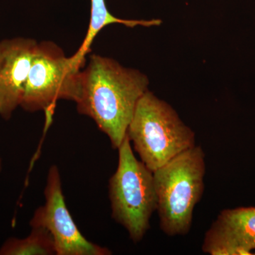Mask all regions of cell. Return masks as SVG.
Listing matches in <instances>:
<instances>
[{"instance_id":"6da1fadb","label":"cell","mask_w":255,"mask_h":255,"mask_svg":"<svg viewBox=\"0 0 255 255\" xmlns=\"http://www.w3.org/2000/svg\"><path fill=\"white\" fill-rule=\"evenodd\" d=\"M148 78L115 60L92 55L82 70L79 113L93 119L118 149L127 134L137 102L148 90Z\"/></svg>"},{"instance_id":"7a4b0ae2","label":"cell","mask_w":255,"mask_h":255,"mask_svg":"<svg viewBox=\"0 0 255 255\" xmlns=\"http://www.w3.org/2000/svg\"><path fill=\"white\" fill-rule=\"evenodd\" d=\"M205 173V153L196 145L153 172L159 226L167 236H185L190 231Z\"/></svg>"},{"instance_id":"3957f363","label":"cell","mask_w":255,"mask_h":255,"mask_svg":"<svg viewBox=\"0 0 255 255\" xmlns=\"http://www.w3.org/2000/svg\"><path fill=\"white\" fill-rule=\"evenodd\" d=\"M127 136L152 172L195 146V133L169 104L147 90L137 102Z\"/></svg>"},{"instance_id":"277c9868","label":"cell","mask_w":255,"mask_h":255,"mask_svg":"<svg viewBox=\"0 0 255 255\" xmlns=\"http://www.w3.org/2000/svg\"><path fill=\"white\" fill-rule=\"evenodd\" d=\"M118 150V167L109 183L112 218L137 243L150 229L151 216L157 208L153 172L134 155L127 135Z\"/></svg>"},{"instance_id":"5b68a950","label":"cell","mask_w":255,"mask_h":255,"mask_svg":"<svg viewBox=\"0 0 255 255\" xmlns=\"http://www.w3.org/2000/svg\"><path fill=\"white\" fill-rule=\"evenodd\" d=\"M82 68L51 41L38 43L20 107L26 112L53 110L58 101L80 100Z\"/></svg>"},{"instance_id":"8992f818","label":"cell","mask_w":255,"mask_h":255,"mask_svg":"<svg viewBox=\"0 0 255 255\" xmlns=\"http://www.w3.org/2000/svg\"><path fill=\"white\" fill-rule=\"evenodd\" d=\"M45 204L35 211L32 227L46 229L54 241L57 255H110L108 248L89 241L77 227L65 204L61 178L56 165L48 171L44 190Z\"/></svg>"},{"instance_id":"52a82bcc","label":"cell","mask_w":255,"mask_h":255,"mask_svg":"<svg viewBox=\"0 0 255 255\" xmlns=\"http://www.w3.org/2000/svg\"><path fill=\"white\" fill-rule=\"evenodd\" d=\"M38 44L26 38L0 41V116L6 120L21 105Z\"/></svg>"},{"instance_id":"ba28073f","label":"cell","mask_w":255,"mask_h":255,"mask_svg":"<svg viewBox=\"0 0 255 255\" xmlns=\"http://www.w3.org/2000/svg\"><path fill=\"white\" fill-rule=\"evenodd\" d=\"M202 249L211 255H255V207L221 211L206 233Z\"/></svg>"},{"instance_id":"9c48e42d","label":"cell","mask_w":255,"mask_h":255,"mask_svg":"<svg viewBox=\"0 0 255 255\" xmlns=\"http://www.w3.org/2000/svg\"><path fill=\"white\" fill-rule=\"evenodd\" d=\"M114 23H120L127 27L133 28L140 26L144 27L157 26L162 23L160 19L128 20L116 17L107 9L105 0H91V13L86 36L78 51L71 56L74 63L83 68L85 57L90 52L94 40L104 28Z\"/></svg>"},{"instance_id":"30bf717a","label":"cell","mask_w":255,"mask_h":255,"mask_svg":"<svg viewBox=\"0 0 255 255\" xmlns=\"http://www.w3.org/2000/svg\"><path fill=\"white\" fill-rule=\"evenodd\" d=\"M56 255L54 241L41 227H32L29 236L23 239L9 238L0 248V255Z\"/></svg>"},{"instance_id":"8fae6325","label":"cell","mask_w":255,"mask_h":255,"mask_svg":"<svg viewBox=\"0 0 255 255\" xmlns=\"http://www.w3.org/2000/svg\"><path fill=\"white\" fill-rule=\"evenodd\" d=\"M1 159H0V172H1Z\"/></svg>"}]
</instances>
